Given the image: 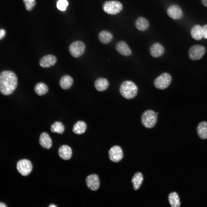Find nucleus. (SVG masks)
I'll use <instances>...</instances> for the list:
<instances>
[{
	"mask_svg": "<svg viewBox=\"0 0 207 207\" xmlns=\"http://www.w3.org/2000/svg\"><path fill=\"white\" fill-rule=\"evenodd\" d=\"M18 77L16 74L11 70H5L0 74V91L3 95L12 94L18 86Z\"/></svg>",
	"mask_w": 207,
	"mask_h": 207,
	"instance_id": "obj_1",
	"label": "nucleus"
},
{
	"mask_svg": "<svg viewBox=\"0 0 207 207\" xmlns=\"http://www.w3.org/2000/svg\"><path fill=\"white\" fill-rule=\"evenodd\" d=\"M119 91L121 95L124 98L130 99L137 95L138 88L135 83L131 80H126L121 84Z\"/></svg>",
	"mask_w": 207,
	"mask_h": 207,
	"instance_id": "obj_2",
	"label": "nucleus"
},
{
	"mask_svg": "<svg viewBox=\"0 0 207 207\" xmlns=\"http://www.w3.org/2000/svg\"><path fill=\"white\" fill-rule=\"evenodd\" d=\"M157 115L156 112L151 110H147L142 113L141 121L143 125L148 129L154 127L157 121Z\"/></svg>",
	"mask_w": 207,
	"mask_h": 207,
	"instance_id": "obj_3",
	"label": "nucleus"
},
{
	"mask_svg": "<svg viewBox=\"0 0 207 207\" xmlns=\"http://www.w3.org/2000/svg\"><path fill=\"white\" fill-rule=\"evenodd\" d=\"M172 80V77L170 74L168 73L164 72L155 79L154 84L157 89L160 90H164L169 86Z\"/></svg>",
	"mask_w": 207,
	"mask_h": 207,
	"instance_id": "obj_4",
	"label": "nucleus"
},
{
	"mask_svg": "<svg viewBox=\"0 0 207 207\" xmlns=\"http://www.w3.org/2000/svg\"><path fill=\"white\" fill-rule=\"evenodd\" d=\"M122 5L117 1H106L103 5V10L110 15H115L119 13L122 9Z\"/></svg>",
	"mask_w": 207,
	"mask_h": 207,
	"instance_id": "obj_5",
	"label": "nucleus"
},
{
	"mask_svg": "<svg viewBox=\"0 0 207 207\" xmlns=\"http://www.w3.org/2000/svg\"><path fill=\"white\" fill-rule=\"evenodd\" d=\"M206 49L205 47L200 45L192 46L188 51V56L192 60L195 61L201 59L205 54Z\"/></svg>",
	"mask_w": 207,
	"mask_h": 207,
	"instance_id": "obj_6",
	"label": "nucleus"
},
{
	"mask_svg": "<svg viewBox=\"0 0 207 207\" xmlns=\"http://www.w3.org/2000/svg\"><path fill=\"white\" fill-rule=\"evenodd\" d=\"M85 49V46L82 41H77L71 43L69 47V51L71 55L77 58L82 55Z\"/></svg>",
	"mask_w": 207,
	"mask_h": 207,
	"instance_id": "obj_7",
	"label": "nucleus"
},
{
	"mask_svg": "<svg viewBox=\"0 0 207 207\" xmlns=\"http://www.w3.org/2000/svg\"><path fill=\"white\" fill-rule=\"evenodd\" d=\"M16 167L18 171L23 176H26L30 174L32 169L31 162L26 159L19 161L17 163Z\"/></svg>",
	"mask_w": 207,
	"mask_h": 207,
	"instance_id": "obj_8",
	"label": "nucleus"
},
{
	"mask_svg": "<svg viewBox=\"0 0 207 207\" xmlns=\"http://www.w3.org/2000/svg\"><path fill=\"white\" fill-rule=\"evenodd\" d=\"M108 155L111 161L114 162H117L120 161L123 157V151L119 146L114 145L109 150Z\"/></svg>",
	"mask_w": 207,
	"mask_h": 207,
	"instance_id": "obj_9",
	"label": "nucleus"
},
{
	"mask_svg": "<svg viewBox=\"0 0 207 207\" xmlns=\"http://www.w3.org/2000/svg\"><path fill=\"white\" fill-rule=\"evenodd\" d=\"M87 187L91 190L95 191L99 188L100 181L97 175L93 174L88 175L86 179Z\"/></svg>",
	"mask_w": 207,
	"mask_h": 207,
	"instance_id": "obj_10",
	"label": "nucleus"
},
{
	"mask_svg": "<svg viewBox=\"0 0 207 207\" xmlns=\"http://www.w3.org/2000/svg\"><path fill=\"white\" fill-rule=\"evenodd\" d=\"M57 58L53 54H48L42 57L40 60L39 64L43 68H48L53 66L56 63Z\"/></svg>",
	"mask_w": 207,
	"mask_h": 207,
	"instance_id": "obj_11",
	"label": "nucleus"
},
{
	"mask_svg": "<svg viewBox=\"0 0 207 207\" xmlns=\"http://www.w3.org/2000/svg\"><path fill=\"white\" fill-rule=\"evenodd\" d=\"M168 15L174 20H178L181 18L183 13L181 8L178 5H173L170 6L167 11Z\"/></svg>",
	"mask_w": 207,
	"mask_h": 207,
	"instance_id": "obj_12",
	"label": "nucleus"
},
{
	"mask_svg": "<svg viewBox=\"0 0 207 207\" xmlns=\"http://www.w3.org/2000/svg\"><path fill=\"white\" fill-rule=\"evenodd\" d=\"M116 49L117 51L121 55L129 56L132 54V51L127 44L125 41H120L116 44Z\"/></svg>",
	"mask_w": 207,
	"mask_h": 207,
	"instance_id": "obj_13",
	"label": "nucleus"
},
{
	"mask_svg": "<svg viewBox=\"0 0 207 207\" xmlns=\"http://www.w3.org/2000/svg\"><path fill=\"white\" fill-rule=\"evenodd\" d=\"M165 51L164 47L160 43L156 42L153 43L150 47V52L151 55L155 58L162 56Z\"/></svg>",
	"mask_w": 207,
	"mask_h": 207,
	"instance_id": "obj_14",
	"label": "nucleus"
},
{
	"mask_svg": "<svg viewBox=\"0 0 207 207\" xmlns=\"http://www.w3.org/2000/svg\"><path fill=\"white\" fill-rule=\"evenodd\" d=\"M58 154L62 159L68 160L71 158L72 151L71 147L67 145H63L58 149Z\"/></svg>",
	"mask_w": 207,
	"mask_h": 207,
	"instance_id": "obj_15",
	"label": "nucleus"
},
{
	"mask_svg": "<svg viewBox=\"0 0 207 207\" xmlns=\"http://www.w3.org/2000/svg\"><path fill=\"white\" fill-rule=\"evenodd\" d=\"M39 142L43 148L49 149L52 145V140L48 134L45 132L41 133L40 135Z\"/></svg>",
	"mask_w": 207,
	"mask_h": 207,
	"instance_id": "obj_16",
	"label": "nucleus"
},
{
	"mask_svg": "<svg viewBox=\"0 0 207 207\" xmlns=\"http://www.w3.org/2000/svg\"><path fill=\"white\" fill-rule=\"evenodd\" d=\"M197 135L201 139H207V122L203 121L199 123L196 129Z\"/></svg>",
	"mask_w": 207,
	"mask_h": 207,
	"instance_id": "obj_17",
	"label": "nucleus"
},
{
	"mask_svg": "<svg viewBox=\"0 0 207 207\" xmlns=\"http://www.w3.org/2000/svg\"><path fill=\"white\" fill-rule=\"evenodd\" d=\"M73 83V80L70 76L65 75L61 77L59 84L62 89L66 90L69 89L72 86Z\"/></svg>",
	"mask_w": 207,
	"mask_h": 207,
	"instance_id": "obj_18",
	"label": "nucleus"
},
{
	"mask_svg": "<svg viewBox=\"0 0 207 207\" xmlns=\"http://www.w3.org/2000/svg\"><path fill=\"white\" fill-rule=\"evenodd\" d=\"M109 85L108 80L106 78H102L97 79L94 83L95 89L99 91H103L106 90L108 87Z\"/></svg>",
	"mask_w": 207,
	"mask_h": 207,
	"instance_id": "obj_19",
	"label": "nucleus"
},
{
	"mask_svg": "<svg viewBox=\"0 0 207 207\" xmlns=\"http://www.w3.org/2000/svg\"><path fill=\"white\" fill-rule=\"evenodd\" d=\"M135 25L138 30L141 31H144L148 28L149 23L145 18L143 17H140L136 20Z\"/></svg>",
	"mask_w": 207,
	"mask_h": 207,
	"instance_id": "obj_20",
	"label": "nucleus"
},
{
	"mask_svg": "<svg viewBox=\"0 0 207 207\" xmlns=\"http://www.w3.org/2000/svg\"><path fill=\"white\" fill-rule=\"evenodd\" d=\"M98 39L102 43L107 44L112 40L113 35L110 32L106 30H103L99 33Z\"/></svg>",
	"mask_w": 207,
	"mask_h": 207,
	"instance_id": "obj_21",
	"label": "nucleus"
},
{
	"mask_svg": "<svg viewBox=\"0 0 207 207\" xmlns=\"http://www.w3.org/2000/svg\"><path fill=\"white\" fill-rule=\"evenodd\" d=\"M191 34L194 39L196 40H200L203 37L202 27L199 25H196L192 28Z\"/></svg>",
	"mask_w": 207,
	"mask_h": 207,
	"instance_id": "obj_22",
	"label": "nucleus"
},
{
	"mask_svg": "<svg viewBox=\"0 0 207 207\" xmlns=\"http://www.w3.org/2000/svg\"><path fill=\"white\" fill-rule=\"evenodd\" d=\"M143 180V175L141 172H137L134 174L131 179V182L134 190H136L139 188Z\"/></svg>",
	"mask_w": 207,
	"mask_h": 207,
	"instance_id": "obj_23",
	"label": "nucleus"
},
{
	"mask_svg": "<svg viewBox=\"0 0 207 207\" xmlns=\"http://www.w3.org/2000/svg\"><path fill=\"white\" fill-rule=\"evenodd\" d=\"M87 127V124L84 122L79 121L76 122L73 126L72 131L76 134L80 135L85 132Z\"/></svg>",
	"mask_w": 207,
	"mask_h": 207,
	"instance_id": "obj_24",
	"label": "nucleus"
},
{
	"mask_svg": "<svg viewBox=\"0 0 207 207\" xmlns=\"http://www.w3.org/2000/svg\"><path fill=\"white\" fill-rule=\"evenodd\" d=\"M34 90L37 95L41 96L46 94L48 91L49 89L45 83L43 82H39L35 85Z\"/></svg>",
	"mask_w": 207,
	"mask_h": 207,
	"instance_id": "obj_25",
	"label": "nucleus"
},
{
	"mask_svg": "<svg viewBox=\"0 0 207 207\" xmlns=\"http://www.w3.org/2000/svg\"><path fill=\"white\" fill-rule=\"evenodd\" d=\"M168 201L172 207H179L181 203L180 198L178 194L176 192L170 193L168 196Z\"/></svg>",
	"mask_w": 207,
	"mask_h": 207,
	"instance_id": "obj_26",
	"label": "nucleus"
},
{
	"mask_svg": "<svg viewBox=\"0 0 207 207\" xmlns=\"http://www.w3.org/2000/svg\"><path fill=\"white\" fill-rule=\"evenodd\" d=\"M65 130L64 125L60 122L56 121L52 124L51 127V130L52 132L60 134L63 133Z\"/></svg>",
	"mask_w": 207,
	"mask_h": 207,
	"instance_id": "obj_27",
	"label": "nucleus"
},
{
	"mask_svg": "<svg viewBox=\"0 0 207 207\" xmlns=\"http://www.w3.org/2000/svg\"><path fill=\"white\" fill-rule=\"evenodd\" d=\"M26 9L28 11L32 10L35 5V0H23Z\"/></svg>",
	"mask_w": 207,
	"mask_h": 207,
	"instance_id": "obj_28",
	"label": "nucleus"
},
{
	"mask_svg": "<svg viewBox=\"0 0 207 207\" xmlns=\"http://www.w3.org/2000/svg\"><path fill=\"white\" fill-rule=\"evenodd\" d=\"M68 5V3L66 0H59L57 3V8L61 11H64Z\"/></svg>",
	"mask_w": 207,
	"mask_h": 207,
	"instance_id": "obj_29",
	"label": "nucleus"
},
{
	"mask_svg": "<svg viewBox=\"0 0 207 207\" xmlns=\"http://www.w3.org/2000/svg\"><path fill=\"white\" fill-rule=\"evenodd\" d=\"M203 37L207 39V24L205 25L202 27Z\"/></svg>",
	"mask_w": 207,
	"mask_h": 207,
	"instance_id": "obj_30",
	"label": "nucleus"
},
{
	"mask_svg": "<svg viewBox=\"0 0 207 207\" xmlns=\"http://www.w3.org/2000/svg\"><path fill=\"white\" fill-rule=\"evenodd\" d=\"M6 34L5 30L3 29H1L0 30V39L1 40L3 38Z\"/></svg>",
	"mask_w": 207,
	"mask_h": 207,
	"instance_id": "obj_31",
	"label": "nucleus"
},
{
	"mask_svg": "<svg viewBox=\"0 0 207 207\" xmlns=\"http://www.w3.org/2000/svg\"><path fill=\"white\" fill-rule=\"evenodd\" d=\"M202 2L203 5L207 7V0H201Z\"/></svg>",
	"mask_w": 207,
	"mask_h": 207,
	"instance_id": "obj_32",
	"label": "nucleus"
},
{
	"mask_svg": "<svg viewBox=\"0 0 207 207\" xmlns=\"http://www.w3.org/2000/svg\"><path fill=\"white\" fill-rule=\"evenodd\" d=\"M7 206L4 203L1 202L0 203V207H6Z\"/></svg>",
	"mask_w": 207,
	"mask_h": 207,
	"instance_id": "obj_33",
	"label": "nucleus"
},
{
	"mask_svg": "<svg viewBox=\"0 0 207 207\" xmlns=\"http://www.w3.org/2000/svg\"><path fill=\"white\" fill-rule=\"evenodd\" d=\"M49 207H57V206L53 204H50L49 206Z\"/></svg>",
	"mask_w": 207,
	"mask_h": 207,
	"instance_id": "obj_34",
	"label": "nucleus"
}]
</instances>
